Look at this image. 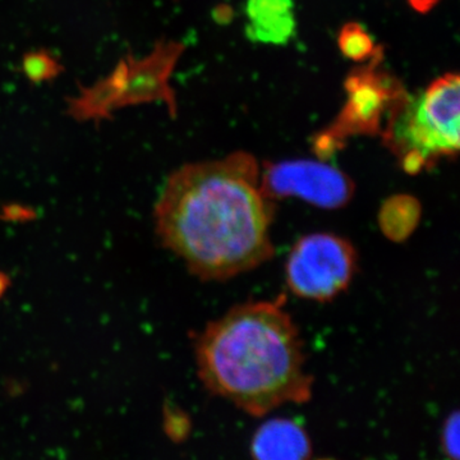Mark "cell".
I'll use <instances>...</instances> for the list:
<instances>
[{
  "label": "cell",
  "instance_id": "4fadbf2b",
  "mask_svg": "<svg viewBox=\"0 0 460 460\" xmlns=\"http://www.w3.org/2000/svg\"><path fill=\"white\" fill-rule=\"evenodd\" d=\"M444 453L450 460H459V414L454 411L447 420L441 435Z\"/></svg>",
  "mask_w": 460,
  "mask_h": 460
},
{
  "label": "cell",
  "instance_id": "5b68a950",
  "mask_svg": "<svg viewBox=\"0 0 460 460\" xmlns=\"http://www.w3.org/2000/svg\"><path fill=\"white\" fill-rule=\"evenodd\" d=\"M347 104L337 124L317 140V150L330 154L349 136L376 133L384 119L399 107L402 93L389 75L365 69L350 75L347 83Z\"/></svg>",
  "mask_w": 460,
  "mask_h": 460
},
{
  "label": "cell",
  "instance_id": "ba28073f",
  "mask_svg": "<svg viewBox=\"0 0 460 460\" xmlns=\"http://www.w3.org/2000/svg\"><path fill=\"white\" fill-rule=\"evenodd\" d=\"M253 460H310V438L298 423L274 419L257 429L251 444Z\"/></svg>",
  "mask_w": 460,
  "mask_h": 460
},
{
  "label": "cell",
  "instance_id": "8992f818",
  "mask_svg": "<svg viewBox=\"0 0 460 460\" xmlns=\"http://www.w3.org/2000/svg\"><path fill=\"white\" fill-rule=\"evenodd\" d=\"M261 183L270 199L295 196L326 208L347 205L353 195V183L344 172L313 160L269 165L261 172Z\"/></svg>",
  "mask_w": 460,
  "mask_h": 460
},
{
  "label": "cell",
  "instance_id": "277c9868",
  "mask_svg": "<svg viewBox=\"0 0 460 460\" xmlns=\"http://www.w3.org/2000/svg\"><path fill=\"white\" fill-rule=\"evenodd\" d=\"M357 270L353 244L332 233L299 239L286 265L287 284L296 296L326 302L341 295Z\"/></svg>",
  "mask_w": 460,
  "mask_h": 460
},
{
  "label": "cell",
  "instance_id": "9a60e30c",
  "mask_svg": "<svg viewBox=\"0 0 460 460\" xmlns=\"http://www.w3.org/2000/svg\"><path fill=\"white\" fill-rule=\"evenodd\" d=\"M5 286H7V279L0 275V295H2L3 290L5 289Z\"/></svg>",
  "mask_w": 460,
  "mask_h": 460
},
{
  "label": "cell",
  "instance_id": "7a4b0ae2",
  "mask_svg": "<svg viewBox=\"0 0 460 460\" xmlns=\"http://www.w3.org/2000/svg\"><path fill=\"white\" fill-rule=\"evenodd\" d=\"M196 362L206 389L252 416L313 393L298 328L278 301L237 305L208 323Z\"/></svg>",
  "mask_w": 460,
  "mask_h": 460
},
{
  "label": "cell",
  "instance_id": "6da1fadb",
  "mask_svg": "<svg viewBox=\"0 0 460 460\" xmlns=\"http://www.w3.org/2000/svg\"><path fill=\"white\" fill-rule=\"evenodd\" d=\"M156 233L202 280H226L274 255V205L250 154L181 166L155 205Z\"/></svg>",
  "mask_w": 460,
  "mask_h": 460
},
{
  "label": "cell",
  "instance_id": "7c38bea8",
  "mask_svg": "<svg viewBox=\"0 0 460 460\" xmlns=\"http://www.w3.org/2000/svg\"><path fill=\"white\" fill-rule=\"evenodd\" d=\"M339 48L345 57L356 62H362L374 54L375 42L370 33L361 25L349 23L339 35Z\"/></svg>",
  "mask_w": 460,
  "mask_h": 460
},
{
  "label": "cell",
  "instance_id": "30bf717a",
  "mask_svg": "<svg viewBox=\"0 0 460 460\" xmlns=\"http://www.w3.org/2000/svg\"><path fill=\"white\" fill-rule=\"evenodd\" d=\"M247 33L252 40L284 44L295 33L292 0H248Z\"/></svg>",
  "mask_w": 460,
  "mask_h": 460
},
{
  "label": "cell",
  "instance_id": "5bb4252c",
  "mask_svg": "<svg viewBox=\"0 0 460 460\" xmlns=\"http://www.w3.org/2000/svg\"><path fill=\"white\" fill-rule=\"evenodd\" d=\"M410 2L411 4L413 5V8H416L417 11L426 12L429 11V9L434 7L438 0H410Z\"/></svg>",
  "mask_w": 460,
  "mask_h": 460
},
{
  "label": "cell",
  "instance_id": "8fae6325",
  "mask_svg": "<svg viewBox=\"0 0 460 460\" xmlns=\"http://www.w3.org/2000/svg\"><path fill=\"white\" fill-rule=\"evenodd\" d=\"M22 71L30 83L41 84L54 80L63 72V66L48 50H33L25 54Z\"/></svg>",
  "mask_w": 460,
  "mask_h": 460
},
{
  "label": "cell",
  "instance_id": "3957f363",
  "mask_svg": "<svg viewBox=\"0 0 460 460\" xmlns=\"http://www.w3.org/2000/svg\"><path fill=\"white\" fill-rule=\"evenodd\" d=\"M459 127V75H445L399 104L387 120L386 144L402 169L414 174L458 154Z\"/></svg>",
  "mask_w": 460,
  "mask_h": 460
},
{
  "label": "cell",
  "instance_id": "52a82bcc",
  "mask_svg": "<svg viewBox=\"0 0 460 460\" xmlns=\"http://www.w3.org/2000/svg\"><path fill=\"white\" fill-rule=\"evenodd\" d=\"M181 53L183 45L180 42L159 41L153 53L144 59H136L128 54L126 59L128 74L120 98L118 99L117 109L164 102L169 113L174 117L177 102L174 91L169 86V77Z\"/></svg>",
  "mask_w": 460,
  "mask_h": 460
},
{
  "label": "cell",
  "instance_id": "9c48e42d",
  "mask_svg": "<svg viewBox=\"0 0 460 460\" xmlns=\"http://www.w3.org/2000/svg\"><path fill=\"white\" fill-rule=\"evenodd\" d=\"M127 74L128 66L127 60L122 59L104 80L91 87L80 86V95L77 98L66 99V113L80 122L111 119V111L117 109L118 99L120 98L126 84Z\"/></svg>",
  "mask_w": 460,
  "mask_h": 460
}]
</instances>
